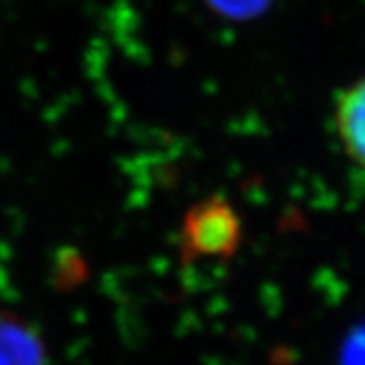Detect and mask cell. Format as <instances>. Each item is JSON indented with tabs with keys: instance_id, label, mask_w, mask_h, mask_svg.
Returning a JSON list of instances; mask_svg holds the SVG:
<instances>
[{
	"instance_id": "obj_3",
	"label": "cell",
	"mask_w": 365,
	"mask_h": 365,
	"mask_svg": "<svg viewBox=\"0 0 365 365\" xmlns=\"http://www.w3.org/2000/svg\"><path fill=\"white\" fill-rule=\"evenodd\" d=\"M0 365H47L39 331L23 317L0 309Z\"/></svg>"
},
{
	"instance_id": "obj_1",
	"label": "cell",
	"mask_w": 365,
	"mask_h": 365,
	"mask_svg": "<svg viewBox=\"0 0 365 365\" xmlns=\"http://www.w3.org/2000/svg\"><path fill=\"white\" fill-rule=\"evenodd\" d=\"M242 244V220L227 199L207 197L187 211L181 230L182 260L232 258Z\"/></svg>"
},
{
	"instance_id": "obj_4",
	"label": "cell",
	"mask_w": 365,
	"mask_h": 365,
	"mask_svg": "<svg viewBox=\"0 0 365 365\" xmlns=\"http://www.w3.org/2000/svg\"><path fill=\"white\" fill-rule=\"evenodd\" d=\"M274 0H205L209 11L225 21L248 23L266 13Z\"/></svg>"
},
{
	"instance_id": "obj_2",
	"label": "cell",
	"mask_w": 365,
	"mask_h": 365,
	"mask_svg": "<svg viewBox=\"0 0 365 365\" xmlns=\"http://www.w3.org/2000/svg\"><path fill=\"white\" fill-rule=\"evenodd\" d=\"M335 128L347 157L365 169V78L335 98Z\"/></svg>"
},
{
	"instance_id": "obj_5",
	"label": "cell",
	"mask_w": 365,
	"mask_h": 365,
	"mask_svg": "<svg viewBox=\"0 0 365 365\" xmlns=\"http://www.w3.org/2000/svg\"><path fill=\"white\" fill-rule=\"evenodd\" d=\"M339 365H365V321L353 327L343 339Z\"/></svg>"
}]
</instances>
